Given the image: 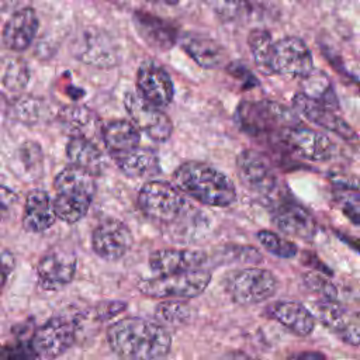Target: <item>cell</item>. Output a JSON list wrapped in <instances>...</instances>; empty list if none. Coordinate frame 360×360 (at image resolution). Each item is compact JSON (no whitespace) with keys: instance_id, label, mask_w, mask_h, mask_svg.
I'll return each instance as SVG.
<instances>
[{"instance_id":"obj_34","label":"cell","mask_w":360,"mask_h":360,"mask_svg":"<svg viewBox=\"0 0 360 360\" xmlns=\"http://www.w3.org/2000/svg\"><path fill=\"white\" fill-rule=\"evenodd\" d=\"M257 239L260 242V245L270 252L271 255L281 257V259H291L297 255L298 248L294 242H290L284 238H281L280 235H277L273 231H259L257 232Z\"/></svg>"},{"instance_id":"obj_4","label":"cell","mask_w":360,"mask_h":360,"mask_svg":"<svg viewBox=\"0 0 360 360\" xmlns=\"http://www.w3.org/2000/svg\"><path fill=\"white\" fill-rule=\"evenodd\" d=\"M94 177L91 173L72 165L56 174L53 180L56 193L53 208L59 219L75 224L87 214L96 194Z\"/></svg>"},{"instance_id":"obj_16","label":"cell","mask_w":360,"mask_h":360,"mask_svg":"<svg viewBox=\"0 0 360 360\" xmlns=\"http://www.w3.org/2000/svg\"><path fill=\"white\" fill-rule=\"evenodd\" d=\"M76 274V256L73 252L52 249L37 264L38 284L45 290H59L70 284Z\"/></svg>"},{"instance_id":"obj_47","label":"cell","mask_w":360,"mask_h":360,"mask_svg":"<svg viewBox=\"0 0 360 360\" xmlns=\"http://www.w3.org/2000/svg\"><path fill=\"white\" fill-rule=\"evenodd\" d=\"M340 238H342L347 245H350L352 248L360 250V239H354V238H352V236H343V235H340Z\"/></svg>"},{"instance_id":"obj_21","label":"cell","mask_w":360,"mask_h":360,"mask_svg":"<svg viewBox=\"0 0 360 360\" xmlns=\"http://www.w3.org/2000/svg\"><path fill=\"white\" fill-rule=\"evenodd\" d=\"M207 262V255L202 250L165 248L150 253L149 266L156 276L181 273L201 269Z\"/></svg>"},{"instance_id":"obj_7","label":"cell","mask_w":360,"mask_h":360,"mask_svg":"<svg viewBox=\"0 0 360 360\" xmlns=\"http://www.w3.org/2000/svg\"><path fill=\"white\" fill-rule=\"evenodd\" d=\"M278 288L276 276L262 267H245L231 271L225 278V290L239 305H253L271 298Z\"/></svg>"},{"instance_id":"obj_5","label":"cell","mask_w":360,"mask_h":360,"mask_svg":"<svg viewBox=\"0 0 360 360\" xmlns=\"http://www.w3.org/2000/svg\"><path fill=\"white\" fill-rule=\"evenodd\" d=\"M211 281V273L202 269L163 274L138 283V290L152 298L188 300L205 291Z\"/></svg>"},{"instance_id":"obj_10","label":"cell","mask_w":360,"mask_h":360,"mask_svg":"<svg viewBox=\"0 0 360 360\" xmlns=\"http://www.w3.org/2000/svg\"><path fill=\"white\" fill-rule=\"evenodd\" d=\"M273 75L302 79L314 70L312 53L297 37H285L274 42L271 52Z\"/></svg>"},{"instance_id":"obj_18","label":"cell","mask_w":360,"mask_h":360,"mask_svg":"<svg viewBox=\"0 0 360 360\" xmlns=\"http://www.w3.org/2000/svg\"><path fill=\"white\" fill-rule=\"evenodd\" d=\"M292 107L309 122L339 135L345 141H352L357 138L354 129L340 115L335 114V110L309 98L304 93L294 94Z\"/></svg>"},{"instance_id":"obj_36","label":"cell","mask_w":360,"mask_h":360,"mask_svg":"<svg viewBox=\"0 0 360 360\" xmlns=\"http://www.w3.org/2000/svg\"><path fill=\"white\" fill-rule=\"evenodd\" d=\"M205 4L222 20H236L246 7V0H204Z\"/></svg>"},{"instance_id":"obj_50","label":"cell","mask_w":360,"mask_h":360,"mask_svg":"<svg viewBox=\"0 0 360 360\" xmlns=\"http://www.w3.org/2000/svg\"><path fill=\"white\" fill-rule=\"evenodd\" d=\"M3 215H4V212L0 211V222H1V219H3Z\"/></svg>"},{"instance_id":"obj_39","label":"cell","mask_w":360,"mask_h":360,"mask_svg":"<svg viewBox=\"0 0 360 360\" xmlns=\"http://www.w3.org/2000/svg\"><path fill=\"white\" fill-rule=\"evenodd\" d=\"M335 188L340 193H353L360 195V177L349 173H332L329 176Z\"/></svg>"},{"instance_id":"obj_9","label":"cell","mask_w":360,"mask_h":360,"mask_svg":"<svg viewBox=\"0 0 360 360\" xmlns=\"http://www.w3.org/2000/svg\"><path fill=\"white\" fill-rule=\"evenodd\" d=\"M278 145L295 156L311 162L329 160L335 153V143L329 136L301 124L287 128Z\"/></svg>"},{"instance_id":"obj_23","label":"cell","mask_w":360,"mask_h":360,"mask_svg":"<svg viewBox=\"0 0 360 360\" xmlns=\"http://www.w3.org/2000/svg\"><path fill=\"white\" fill-rule=\"evenodd\" d=\"M180 45L183 51L204 69H217L228 65L225 48L210 37L188 32L180 38Z\"/></svg>"},{"instance_id":"obj_11","label":"cell","mask_w":360,"mask_h":360,"mask_svg":"<svg viewBox=\"0 0 360 360\" xmlns=\"http://www.w3.org/2000/svg\"><path fill=\"white\" fill-rule=\"evenodd\" d=\"M124 105L129 120L155 142H165L173 132L170 118L160 110L146 101L139 93L128 91L124 97Z\"/></svg>"},{"instance_id":"obj_27","label":"cell","mask_w":360,"mask_h":360,"mask_svg":"<svg viewBox=\"0 0 360 360\" xmlns=\"http://www.w3.org/2000/svg\"><path fill=\"white\" fill-rule=\"evenodd\" d=\"M101 136L111 156L128 152L139 146L141 142V132L131 120H115L105 124Z\"/></svg>"},{"instance_id":"obj_42","label":"cell","mask_w":360,"mask_h":360,"mask_svg":"<svg viewBox=\"0 0 360 360\" xmlns=\"http://www.w3.org/2000/svg\"><path fill=\"white\" fill-rule=\"evenodd\" d=\"M14 266H15V257L13 252L6 248H0V294L7 281L8 274L14 270Z\"/></svg>"},{"instance_id":"obj_14","label":"cell","mask_w":360,"mask_h":360,"mask_svg":"<svg viewBox=\"0 0 360 360\" xmlns=\"http://www.w3.org/2000/svg\"><path fill=\"white\" fill-rule=\"evenodd\" d=\"M315 316L339 338L353 346H360V314L352 312L335 300H326L314 305Z\"/></svg>"},{"instance_id":"obj_37","label":"cell","mask_w":360,"mask_h":360,"mask_svg":"<svg viewBox=\"0 0 360 360\" xmlns=\"http://www.w3.org/2000/svg\"><path fill=\"white\" fill-rule=\"evenodd\" d=\"M305 285L315 291L316 294H319L322 298H326V300H336L338 297V290L336 287L322 274H319L318 271H309V273H305L304 277H302Z\"/></svg>"},{"instance_id":"obj_25","label":"cell","mask_w":360,"mask_h":360,"mask_svg":"<svg viewBox=\"0 0 360 360\" xmlns=\"http://www.w3.org/2000/svg\"><path fill=\"white\" fill-rule=\"evenodd\" d=\"M269 315L298 336H308L315 328L314 314L297 301H276L267 307Z\"/></svg>"},{"instance_id":"obj_44","label":"cell","mask_w":360,"mask_h":360,"mask_svg":"<svg viewBox=\"0 0 360 360\" xmlns=\"http://www.w3.org/2000/svg\"><path fill=\"white\" fill-rule=\"evenodd\" d=\"M30 0H0V13L17 11L24 7H28Z\"/></svg>"},{"instance_id":"obj_28","label":"cell","mask_w":360,"mask_h":360,"mask_svg":"<svg viewBox=\"0 0 360 360\" xmlns=\"http://www.w3.org/2000/svg\"><path fill=\"white\" fill-rule=\"evenodd\" d=\"M120 170L134 179L153 176L159 172V158L150 148L136 146L128 152L112 156Z\"/></svg>"},{"instance_id":"obj_48","label":"cell","mask_w":360,"mask_h":360,"mask_svg":"<svg viewBox=\"0 0 360 360\" xmlns=\"http://www.w3.org/2000/svg\"><path fill=\"white\" fill-rule=\"evenodd\" d=\"M107 1H110L118 7H127L129 4V0H107Z\"/></svg>"},{"instance_id":"obj_46","label":"cell","mask_w":360,"mask_h":360,"mask_svg":"<svg viewBox=\"0 0 360 360\" xmlns=\"http://www.w3.org/2000/svg\"><path fill=\"white\" fill-rule=\"evenodd\" d=\"M219 360H260L246 352H242V350H231V352H226L225 354L221 356Z\"/></svg>"},{"instance_id":"obj_30","label":"cell","mask_w":360,"mask_h":360,"mask_svg":"<svg viewBox=\"0 0 360 360\" xmlns=\"http://www.w3.org/2000/svg\"><path fill=\"white\" fill-rule=\"evenodd\" d=\"M301 87H302L301 93H304L309 98H312L332 110L339 108V98L333 90V86H332L330 80L328 79V76L323 75L322 72L312 70L308 76L302 77Z\"/></svg>"},{"instance_id":"obj_29","label":"cell","mask_w":360,"mask_h":360,"mask_svg":"<svg viewBox=\"0 0 360 360\" xmlns=\"http://www.w3.org/2000/svg\"><path fill=\"white\" fill-rule=\"evenodd\" d=\"M59 121L62 127L72 136H86L91 132L97 124L96 114L83 105H68L63 107L59 114Z\"/></svg>"},{"instance_id":"obj_15","label":"cell","mask_w":360,"mask_h":360,"mask_svg":"<svg viewBox=\"0 0 360 360\" xmlns=\"http://www.w3.org/2000/svg\"><path fill=\"white\" fill-rule=\"evenodd\" d=\"M76 55V58L83 63L100 69L114 68L120 62L118 46L104 31H100L98 28H86L80 34Z\"/></svg>"},{"instance_id":"obj_49","label":"cell","mask_w":360,"mask_h":360,"mask_svg":"<svg viewBox=\"0 0 360 360\" xmlns=\"http://www.w3.org/2000/svg\"><path fill=\"white\" fill-rule=\"evenodd\" d=\"M160 1H163L166 4H177L179 3V0H160Z\"/></svg>"},{"instance_id":"obj_26","label":"cell","mask_w":360,"mask_h":360,"mask_svg":"<svg viewBox=\"0 0 360 360\" xmlns=\"http://www.w3.org/2000/svg\"><path fill=\"white\" fill-rule=\"evenodd\" d=\"M66 158L72 166L83 169L93 176L103 172L105 160L98 146L86 136H72L66 145Z\"/></svg>"},{"instance_id":"obj_12","label":"cell","mask_w":360,"mask_h":360,"mask_svg":"<svg viewBox=\"0 0 360 360\" xmlns=\"http://www.w3.org/2000/svg\"><path fill=\"white\" fill-rule=\"evenodd\" d=\"M236 172L240 181L252 191L269 197L278 190V179L270 159L255 149H245L236 158Z\"/></svg>"},{"instance_id":"obj_41","label":"cell","mask_w":360,"mask_h":360,"mask_svg":"<svg viewBox=\"0 0 360 360\" xmlns=\"http://www.w3.org/2000/svg\"><path fill=\"white\" fill-rule=\"evenodd\" d=\"M127 308V304L124 301H105L100 302L91 309V314L96 319L105 321L110 318H114L120 312H122Z\"/></svg>"},{"instance_id":"obj_38","label":"cell","mask_w":360,"mask_h":360,"mask_svg":"<svg viewBox=\"0 0 360 360\" xmlns=\"http://www.w3.org/2000/svg\"><path fill=\"white\" fill-rule=\"evenodd\" d=\"M0 360H38V356L30 342L15 345H0Z\"/></svg>"},{"instance_id":"obj_8","label":"cell","mask_w":360,"mask_h":360,"mask_svg":"<svg viewBox=\"0 0 360 360\" xmlns=\"http://www.w3.org/2000/svg\"><path fill=\"white\" fill-rule=\"evenodd\" d=\"M79 321L55 316L41 325L32 335L31 345L38 359H55L63 354L75 342Z\"/></svg>"},{"instance_id":"obj_20","label":"cell","mask_w":360,"mask_h":360,"mask_svg":"<svg viewBox=\"0 0 360 360\" xmlns=\"http://www.w3.org/2000/svg\"><path fill=\"white\" fill-rule=\"evenodd\" d=\"M39 21L32 7H24L11 14L3 27V46L11 52H22L28 49L38 32Z\"/></svg>"},{"instance_id":"obj_13","label":"cell","mask_w":360,"mask_h":360,"mask_svg":"<svg viewBox=\"0 0 360 360\" xmlns=\"http://www.w3.org/2000/svg\"><path fill=\"white\" fill-rule=\"evenodd\" d=\"M134 242L129 228L120 219L105 218L91 233V249L103 260L114 262L124 257Z\"/></svg>"},{"instance_id":"obj_33","label":"cell","mask_w":360,"mask_h":360,"mask_svg":"<svg viewBox=\"0 0 360 360\" xmlns=\"http://www.w3.org/2000/svg\"><path fill=\"white\" fill-rule=\"evenodd\" d=\"M155 316L162 325L179 326L191 316V308L183 300H163L155 308Z\"/></svg>"},{"instance_id":"obj_32","label":"cell","mask_w":360,"mask_h":360,"mask_svg":"<svg viewBox=\"0 0 360 360\" xmlns=\"http://www.w3.org/2000/svg\"><path fill=\"white\" fill-rule=\"evenodd\" d=\"M1 83L10 91L24 90L30 82V68L20 56H7L0 65Z\"/></svg>"},{"instance_id":"obj_40","label":"cell","mask_w":360,"mask_h":360,"mask_svg":"<svg viewBox=\"0 0 360 360\" xmlns=\"http://www.w3.org/2000/svg\"><path fill=\"white\" fill-rule=\"evenodd\" d=\"M225 69H226V72H228L232 77H235V79H238V80L242 82V87H243L245 90H249V89H252V87L259 86V82H257V79L255 77V75H253L243 63H240V62H231V63H228V65L225 66Z\"/></svg>"},{"instance_id":"obj_22","label":"cell","mask_w":360,"mask_h":360,"mask_svg":"<svg viewBox=\"0 0 360 360\" xmlns=\"http://www.w3.org/2000/svg\"><path fill=\"white\" fill-rule=\"evenodd\" d=\"M132 21L138 35L153 49L169 51L177 42L176 27L155 14L138 10L134 13Z\"/></svg>"},{"instance_id":"obj_3","label":"cell","mask_w":360,"mask_h":360,"mask_svg":"<svg viewBox=\"0 0 360 360\" xmlns=\"http://www.w3.org/2000/svg\"><path fill=\"white\" fill-rule=\"evenodd\" d=\"M235 121L246 135L277 143L283 132L301 124L295 112L273 100H243L235 111Z\"/></svg>"},{"instance_id":"obj_24","label":"cell","mask_w":360,"mask_h":360,"mask_svg":"<svg viewBox=\"0 0 360 360\" xmlns=\"http://www.w3.org/2000/svg\"><path fill=\"white\" fill-rule=\"evenodd\" d=\"M58 219L53 200L44 190H31L24 202L22 228L31 233H39L49 229Z\"/></svg>"},{"instance_id":"obj_43","label":"cell","mask_w":360,"mask_h":360,"mask_svg":"<svg viewBox=\"0 0 360 360\" xmlns=\"http://www.w3.org/2000/svg\"><path fill=\"white\" fill-rule=\"evenodd\" d=\"M17 200L15 193L0 183V211L6 212Z\"/></svg>"},{"instance_id":"obj_45","label":"cell","mask_w":360,"mask_h":360,"mask_svg":"<svg viewBox=\"0 0 360 360\" xmlns=\"http://www.w3.org/2000/svg\"><path fill=\"white\" fill-rule=\"evenodd\" d=\"M287 360H328L325 354L321 352H314V350H305V352H298L292 353Z\"/></svg>"},{"instance_id":"obj_6","label":"cell","mask_w":360,"mask_h":360,"mask_svg":"<svg viewBox=\"0 0 360 360\" xmlns=\"http://www.w3.org/2000/svg\"><path fill=\"white\" fill-rule=\"evenodd\" d=\"M138 205L146 217L163 224H173L191 208L174 184L162 180H152L142 186L138 193Z\"/></svg>"},{"instance_id":"obj_19","label":"cell","mask_w":360,"mask_h":360,"mask_svg":"<svg viewBox=\"0 0 360 360\" xmlns=\"http://www.w3.org/2000/svg\"><path fill=\"white\" fill-rule=\"evenodd\" d=\"M273 224L284 233L311 240L316 235V222L311 212L300 204L281 200L271 210Z\"/></svg>"},{"instance_id":"obj_1","label":"cell","mask_w":360,"mask_h":360,"mask_svg":"<svg viewBox=\"0 0 360 360\" xmlns=\"http://www.w3.org/2000/svg\"><path fill=\"white\" fill-rule=\"evenodd\" d=\"M112 352L125 360H160L172 346L167 329L155 321L139 316L114 322L107 330Z\"/></svg>"},{"instance_id":"obj_31","label":"cell","mask_w":360,"mask_h":360,"mask_svg":"<svg viewBox=\"0 0 360 360\" xmlns=\"http://www.w3.org/2000/svg\"><path fill=\"white\" fill-rule=\"evenodd\" d=\"M248 45L256 68L263 75H273L271 52L274 41L271 38V34L267 30L255 28L248 35Z\"/></svg>"},{"instance_id":"obj_35","label":"cell","mask_w":360,"mask_h":360,"mask_svg":"<svg viewBox=\"0 0 360 360\" xmlns=\"http://www.w3.org/2000/svg\"><path fill=\"white\" fill-rule=\"evenodd\" d=\"M13 112L18 121L25 124L37 122L44 112V103L32 96H22L15 100Z\"/></svg>"},{"instance_id":"obj_17","label":"cell","mask_w":360,"mask_h":360,"mask_svg":"<svg viewBox=\"0 0 360 360\" xmlns=\"http://www.w3.org/2000/svg\"><path fill=\"white\" fill-rule=\"evenodd\" d=\"M138 93L156 107L169 105L174 96V86L169 73L156 62L145 60L136 72Z\"/></svg>"},{"instance_id":"obj_2","label":"cell","mask_w":360,"mask_h":360,"mask_svg":"<svg viewBox=\"0 0 360 360\" xmlns=\"http://www.w3.org/2000/svg\"><path fill=\"white\" fill-rule=\"evenodd\" d=\"M174 186L186 195L210 207H228L236 201L233 181L217 167L197 160L181 163L173 173Z\"/></svg>"}]
</instances>
